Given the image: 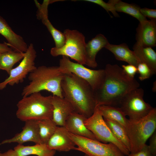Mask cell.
Masks as SVG:
<instances>
[{
	"mask_svg": "<svg viewBox=\"0 0 156 156\" xmlns=\"http://www.w3.org/2000/svg\"><path fill=\"white\" fill-rule=\"evenodd\" d=\"M104 69L103 82L94 92L96 105L119 107L125 96L131 90L139 88L140 84L134 78L128 76L117 64H108Z\"/></svg>",
	"mask_w": 156,
	"mask_h": 156,
	"instance_id": "obj_1",
	"label": "cell"
},
{
	"mask_svg": "<svg viewBox=\"0 0 156 156\" xmlns=\"http://www.w3.org/2000/svg\"><path fill=\"white\" fill-rule=\"evenodd\" d=\"M61 86L63 97L69 102L75 112L88 118L96 106L94 92L84 80L74 74H64Z\"/></svg>",
	"mask_w": 156,
	"mask_h": 156,
	"instance_id": "obj_2",
	"label": "cell"
},
{
	"mask_svg": "<svg viewBox=\"0 0 156 156\" xmlns=\"http://www.w3.org/2000/svg\"><path fill=\"white\" fill-rule=\"evenodd\" d=\"M64 75L58 66H42L37 67L29 73L30 81L22 90L23 97L45 90L51 93L53 96L64 98L61 84Z\"/></svg>",
	"mask_w": 156,
	"mask_h": 156,
	"instance_id": "obj_3",
	"label": "cell"
},
{
	"mask_svg": "<svg viewBox=\"0 0 156 156\" xmlns=\"http://www.w3.org/2000/svg\"><path fill=\"white\" fill-rule=\"evenodd\" d=\"M52 95L45 96L40 92L23 97L17 104L16 115L20 120H38L52 118Z\"/></svg>",
	"mask_w": 156,
	"mask_h": 156,
	"instance_id": "obj_4",
	"label": "cell"
},
{
	"mask_svg": "<svg viewBox=\"0 0 156 156\" xmlns=\"http://www.w3.org/2000/svg\"><path fill=\"white\" fill-rule=\"evenodd\" d=\"M130 145V153L140 151L156 130V108L146 116L136 121L128 119L125 128Z\"/></svg>",
	"mask_w": 156,
	"mask_h": 156,
	"instance_id": "obj_5",
	"label": "cell"
},
{
	"mask_svg": "<svg viewBox=\"0 0 156 156\" xmlns=\"http://www.w3.org/2000/svg\"><path fill=\"white\" fill-rule=\"evenodd\" d=\"M66 40L61 47L52 48L51 55L53 57L59 55L69 57L82 65L85 64V38L81 33L75 30L66 29L63 33Z\"/></svg>",
	"mask_w": 156,
	"mask_h": 156,
	"instance_id": "obj_6",
	"label": "cell"
},
{
	"mask_svg": "<svg viewBox=\"0 0 156 156\" xmlns=\"http://www.w3.org/2000/svg\"><path fill=\"white\" fill-rule=\"evenodd\" d=\"M58 67L62 73H73L85 80L94 92L99 88L105 77L104 69L95 70L88 68L83 65L71 61L65 56H63L60 60Z\"/></svg>",
	"mask_w": 156,
	"mask_h": 156,
	"instance_id": "obj_7",
	"label": "cell"
},
{
	"mask_svg": "<svg viewBox=\"0 0 156 156\" xmlns=\"http://www.w3.org/2000/svg\"><path fill=\"white\" fill-rule=\"evenodd\" d=\"M68 136L78 147L77 151L90 156H125L115 144L73 135L65 129Z\"/></svg>",
	"mask_w": 156,
	"mask_h": 156,
	"instance_id": "obj_8",
	"label": "cell"
},
{
	"mask_svg": "<svg viewBox=\"0 0 156 156\" xmlns=\"http://www.w3.org/2000/svg\"><path fill=\"white\" fill-rule=\"evenodd\" d=\"M99 106L96 105L94 112L84 121L86 127L102 142L112 143L116 145L125 155L130 153L128 149L113 135L100 113Z\"/></svg>",
	"mask_w": 156,
	"mask_h": 156,
	"instance_id": "obj_9",
	"label": "cell"
},
{
	"mask_svg": "<svg viewBox=\"0 0 156 156\" xmlns=\"http://www.w3.org/2000/svg\"><path fill=\"white\" fill-rule=\"evenodd\" d=\"M144 95V90L138 88L130 91L122 100L119 107L129 120H138L146 116L153 108L145 102Z\"/></svg>",
	"mask_w": 156,
	"mask_h": 156,
	"instance_id": "obj_10",
	"label": "cell"
},
{
	"mask_svg": "<svg viewBox=\"0 0 156 156\" xmlns=\"http://www.w3.org/2000/svg\"><path fill=\"white\" fill-rule=\"evenodd\" d=\"M36 56L34 45L30 43L19 65L11 70L7 78L0 83V90L4 89L8 84L13 86L22 82L26 76L36 68L34 62Z\"/></svg>",
	"mask_w": 156,
	"mask_h": 156,
	"instance_id": "obj_11",
	"label": "cell"
},
{
	"mask_svg": "<svg viewBox=\"0 0 156 156\" xmlns=\"http://www.w3.org/2000/svg\"><path fill=\"white\" fill-rule=\"evenodd\" d=\"M22 131L12 138L3 141L0 145L5 143L16 142L23 144L26 142H32L36 144L42 143L39 136V129L37 120H29L25 121Z\"/></svg>",
	"mask_w": 156,
	"mask_h": 156,
	"instance_id": "obj_12",
	"label": "cell"
},
{
	"mask_svg": "<svg viewBox=\"0 0 156 156\" xmlns=\"http://www.w3.org/2000/svg\"><path fill=\"white\" fill-rule=\"evenodd\" d=\"M136 42L144 46L156 45V19L140 23L136 29Z\"/></svg>",
	"mask_w": 156,
	"mask_h": 156,
	"instance_id": "obj_13",
	"label": "cell"
},
{
	"mask_svg": "<svg viewBox=\"0 0 156 156\" xmlns=\"http://www.w3.org/2000/svg\"><path fill=\"white\" fill-rule=\"evenodd\" d=\"M53 110L52 120L57 126L64 127L66 120L74 109L71 103L64 98L52 96Z\"/></svg>",
	"mask_w": 156,
	"mask_h": 156,
	"instance_id": "obj_14",
	"label": "cell"
},
{
	"mask_svg": "<svg viewBox=\"0 0 156 156\" xmlns=\"http://www.w3.org/2000/svg\"><path fill=\"white\" fill-rule=\"evenodd\" d=\"M86 118L83 115L74 112L68 117L64 127L66 130L73 135L98 140L93 133L85 126L84 121Z\"/></svg>",
	"mask_w": 156,
	"mask_h": 156,
	"instance_id": "obj_15",
	"label": "cell"
},
{
	"mask_svg": "<svg viewBox=\"0 0 156 156\" xmlns=\"http://www.w3.org/2000/svg\"><path fill=\"white\" fill-rule=\"evenodd\" d=\"M46 145L50 149L58 151L77 150L74 142L66 134L64 127L57 126Z\"/></svg>",
	"mask_w": 156,
	"mask_h": 156,
	"instance_id": "obj_16",
	"label": "cell"
},
{
	"mask_svg": "<svg viewBox=\"0 0 156 156\" xmlns=\"http://www.w3.org/2000/svg\"><path fill=\"white\" fill-rule=\"evenodd\" d=\"M51 3L49 0L44 1L42 5L37 4L38 8L37 18L41 19L51 35L55 42V47L59 48L65 44L66 38L63 33L56 29L49 20L48 17V6Z\"/></svg>",
	"mask_w": 156,
	"mask_h": 156,
	"instance_id": "obj_17",
	"label": "cell"
},
{
	"mask_svg": "<svg viewBox=\"0 0 156 156\" xmlns=\"http://www.w3.org/2000/svg\"><path fill=\"white\" fill-rule=\"evenodd\" d=\"M0 34L5 38L13 51L24 53L27 51L28 46L23 37L14 32L0 16Z\"/></svg>",
	"mask_w": 156,
	"mask_h": 156,
	"instance_id": "obj_18",
	"label": "cell"
},
{
	"mask_svg": "<svg viewBox=\"0 0 156 156\" xmlns=\"http://www.w3.org/2000/svg\"><path fill=\"white\" fill-rule=\"evenodd\" d=\"M109 43L107 38L103 34H99L86 43L85 47V64L95 68L97 66L96 60V55L102 49Z\"/></svg>",
	"mask_w": 156,
	"mask_h": 156,
	"instance_id": "obj_19",
	"label": "cell"
},
{
	"mask_svg": "<svg viewBox=\"0 0 156 156\" xmlns=\"http://www.w3.org/2000/svg\"><path fill=\"white\" fill-rule=\"evenodd\" d=\"M105 48L112 53L118 60L126 62L137 67L140 63L134 51L131 50L126 43L115 45L109 43Z\"/></svg>",
	"mask_w": 156,
	"mask_h": 156,
	"instance_id": "obj_20",
	"label": "cell"
},
{
	"mask_svg": "<svg viewBox=\"0 0 156 156\" xmlns=\"http://www.w3.org/2000/svg\"><path fill=\"white\" fill-rule=\"evenodd\" d=\"M134 51L140 63L147 64L153 74L156 73V53L149 47L142 45L136 42L133 47Z\"/></svg>",
	"mask_w": 156,
	"mask_h": 156,
	"instance_id": "obj_21",
	"label": "cell"
},
{
	"mask_svg": "<svg viewBox=\"0 0 156 156\" xmlns=\"http://www.w3.org/2000/svg\"><path fill=\"white\" fill-rule=\"evenodd\" d=\"M18 156H27L36 155L38 156H54L55 150L49 149L44 144H36L31 146H25L18 144L14 148Z\"/></svg>",
	"mask_w": 156,
	"mask_h": 156,
	"instance_id": "obj_22",
	"label": "cell"
},
{
	"mask_svg": "<svg viewBox=\"0 0 156 156\" xmlns=\"http://www.w3.org/2000/svg\"><path fill=\"white\" fill-rule=\"evenodd\" d=\"M99 111L104 119L118 122L125 128L128 119L119 107L101 105L99 106Z\"/></svg>",
	"mask_w": 156,
	"mask_h": 156,
	"instance_id": "obj_23",
	"label": "cell"
},
{
	"mask_svg": "<svg viewBox=\"0 0 156 156\" xmlns=\"http://www.w3.org/2000/svg\"><path fill=\"white\" fill-rule=\"evenodd\" d=\"M24 53L13 50L0 54V69L5 71L9 75L14 66L22 60Z\"/></svg>",
	"mask_w": 156,
	"mask_h": 156,
	"instance_id": "obj_24",
	"label": "cell"
},
{
	"mask_svg": "<svg viewBox=\"0 0 156 156\" xmlns=\"http://www.w3.org/2000/svg\"><path fill=\"white\" fill-rule=\"evenodd\" d=\"M39 135L42 144H47L48 140L56 131L57 126L52 119H46L37 120Z\"/></svg>",
	"mask_w": 156,
	"mask_h": 156,
	"instance_id": "obj_25",
	"label": "cell"
},
{
	"mask_svg": "<svg viewBox=\"0 0 156 156\" xmlns=\"http://www.w3.org/2000/svg\"><path fill=\"white\" fill-rule=\"evenodd\" d=\"M104 119L113 135L130 152V142L125 128L118 122L108 119Z\"/></svg>",
	"mask_w": 156,
	"mask_h": 156,
	"instance_id": "obj_26",
	"label": "cell"
},
{
	"mask_svg": "<svg viewBox=\"0 0 156 156\" xmlns=\"http://www.w3.org/2000/svg\"><path fill=\"white\" fill-rule=\"evenodd\" d=\"M115 7L117 12L127 14L136 18L140 23L147 20L146 17L140 12V8L138 6L126 3L120 0H116Z\"/></svg>",
	"mask_w": 156,
	"mask_h": 156,
	"instance_id": "obj_27",
	"label": "cell"
},
{
	"mask_svg": "<svg viewBox=\"0 0 156 156\" xmlns=\"http://www.w3.org/2000/svg\"><path fill=\"white\" fill-rule=\"evenodd\" d=\"M84 1L98 4L103 8L107 12H111L116 17L119 16V15L116 11L115 7L116 0H109L107 3H105L102 0H85Z\"/></svg>",
	"mask_w": 156,
	"mask_h": 156,
	"instance_id": "obj_28",
	"label": "cell"
},
{
	"mask_svg": "<svg viewBox=\"0 0 156 156\" xmlns=\"http://www.w3.org/2000/svg\"><path fill=\"white\" fill-rule=\"evenodd\" d=\"M137 73L139 74V78L140 81H143L149 78L153 75L152 72L146 64L140 63L137 66Z\"/></svg>",
	"mask_w": 156,
	"mask_h": 156,
	"instance_id": "obj_29",
	"label": "cell"
},
{
	"mask_svg": "<svg viewBox=\"0 0 156 156\" xmlns=\"http://www.w3.org/2000/svg\"><path fill=\"white\" fill-rule=\"evenodd\" d=\"M122 68L125 73L129 77L134 78L135 75L137 73V67L131 64L123 65Z\"/></svg>",
	"mask_w": 156,
	"mask_h": 156,
	"instance_id": "obj_30",
	"label": "cell"
},
{
	"mask_svg": "<svg viewBox=\"0 0 156 156\" xmlns=\"http://www.w3.org/2000/svg\"><path fill=\"white\" fill-rule=\"evenodd\" d=\"M128 156H156L150 151L148 145L146 144L139 151L135 153H130Z\"/></svg>",
	"mask_w": 156,
	"mask_h": 156,
	"instance_id": "obj_31",
	"label": "cell"
},
{
	"mask_svg": "<svg viewBox=\"0 0 156 156\" xmlns=\"http://www.w3.org/2000/svg\"><path fill=\"white\" fill-rule=\"evenodd\" d=\"M140 11L142 14L145 17L151 19H156V10L146 8H140Z\"/></svg>",
	"mask_w": 156,
	"mask_h": 156,
	"instance_id": "obj_32",
	"label": "cell"
},
{
	"mask_svg": "<svg viewBox=\"0 0 156 156\" xmlns=\"http://www.w3.org/2000/svg\"><path fill=\"white\" fill-rule=\"evenodd\" d=\"M149 144L148 146L151 153L156 155V130L150 138Z\"/></svg>",
	"mask_w": 156,
	"mask_h": 156,
	"instance_id": "obj_33",
	"label": "cell"
},
{
	"mask_svg": "<svg viewBox=\"0 0 156 156\" xmlns=\"http://www.w3.org/2000/svg\"><path fill=\"white\" fill-rule=\"evenodd\" d=\"M13 50L8 43H0V54Z\"/></svg>",
	"mask_w": 156,
	"mask_h": 156,
	"instance_id": "obj_34",
	"label": "cell"
},
{
	"mask_svg": "<svg viewBox=\"0 0 156 156\" xmlns=\"http://www.w3.org/2000/svg\"><path fill=\"white\" fill-rule=\"evenodd\" d=\"M0 156H18L17 152L14 149H9L3 153L0 152Z\"/></svg>",
	"mask_w": 156,
	"mask_h": 156,
	"instance_id": "obj_35",
	"label": "cell"
},
{
	"mask_svg": "<svg viewBox=\"0 0 156 156\" xmlns=\"http://www.w3.org/2000/svg\"><path fill=\"white\" fill-rule=\"evenodd\" d=\"M156 82H154L152 90L153 92H155L156 91Z\"/></svg>",
	"mask_w": 156,
	"mask_h": 156,
	"instance_id": "obj_36",
	"label": "cell"
},
{
	"mask_svg": "<svg viewBox=\"0 0 156 156\" xmlns=\"http://www.w3.org/2000/svg\"><path fill=\"white\" fill-rule=\"evenodd\" d=\"M85 156H90L86 154H85Z\"/></svg>",
	"mask_w": 156,
	"mask_h": 156,
	"instance_id": "obj_37",
	"label": "cell"
}]
</instances>
